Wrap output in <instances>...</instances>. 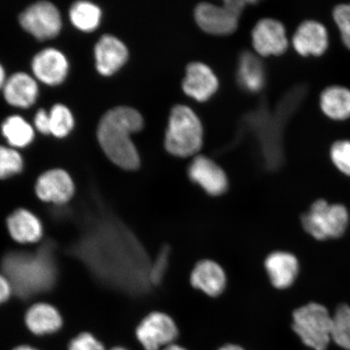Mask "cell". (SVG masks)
I'll return each instance as SVG.
<instances>
[{"label": "cell", "mask_w": 350, "mask_h": 350, "mask_svg": "<svg viewBox=\"0 0 350 350\" xmlns=\"http://www.w3.org/2000/svg\"><path fill=\"white\" fill-rule=\"evenodd\" d=\"M11 283L5 275L0 273V305L5 303L10 299L12 292Z\"/></svg>", "instance_id": "836d02e7"}, {"label": "cell", "mask_w": 350, "mask_h": 350, "mask_svg": "<svg viewBox=\"0 0 350 350\" xmlns=\"http://www.w3.org/2000/svg\"><path fill=\"white\" fill-rule=\"evenodd\" d=\"M218 81L211 69L202 63H191L187 67L183 81L185 93L197 102H206L216 93Z\"/></svg>", "instance_id": "2e32d148"}, {"label": "cell", "mask_w": 350, "mask_h": 350, "mask_svg": "<svg viewBox=\"0 0 350 350\" xmlns=\"http://www.w3.org/2000/svg\"><path fill=\"white\" fill-rule=\"evenodd\" d=\"M2 133L10 146L17 148L29 146L34 138V131L31 125L18 116L8 117L3 122Z\"/></svg>", "instance_id": "d4e9b609"}, {"label": "cell", "mask_w": 350, "mask_h": 350, "mask_svg": "<svg viewBox=\"0 0 350 350\" xmlns=\"http://www.w3.org/2000/svg\"><path fill=\"white\" fill-rule=\"evenodd\" d=\"M111 350H128V349H126L122 348V347H116V348L111 349Z\"/></svg>", "instance_id": "f35d334b"}, {"label": "cell", "mask_w": 350, "mask_h": 350, "mask_svg": "<svg viewBox=\"0 0 350 350\" xmlns=\"http://www.w3.org/2000/svg\"><path fill=\"white\" fill-rule=\"evenodd\" d=\"M252 43L257 53L262 56L281 55L288 46L286 29L277 20L262 19L253 29Z\"/></svg>", "instance_id": "30bf717a"}, {"label": "cell", "mask_w": 350, "mask_h": 350, "mask_svg": "<svg viewBox=\"0 0 350 350\" xmlns=\"http://www.w3.org/2000/svg\"><path fill=\"white\" fill-rule=\"evenodd\" d=\"M252 1L227 0L222 6L201 3L195 10V19L200 28L209 34L226 36L236 31L241 14Z\"/></svg>", "instance_id": "52a82bcc"}, {"label": "cell", "mask_w": 350, "mask_h": 350, "mask_svg": "<svg viewBox=\"0 0 350 350\" xmlns=\"http://www.w3.org/2000/svg\"><path fill=\"white\" fill-rule=\"evenodd\" d=\"M170 250L168 247L161 248L159 256L151 264L150 280L152 286H159L164 279L169 265Z\"/></svg>", "instance_id": "4dcf8cb0"}, {"label": "cell", "mask_w": 350, "mask_h": 350, "mask_svg": "<svg viewBox=\"0 0 350 350\" xmlns=\"http://www.w3.org/2000/svg\"><path fill=\"white\" fill-rule=\"evenodd\" d=\"M191 283L208 296L217 297L224 291L226 277L221 267L212 260L197 264L191 275Z\"/></svg>", "instance_id": "d6986e66"}, {"label": "cell", "mask_w": 350, "mask_h": 350, "mask_svg": "<svg viewBox=\"0 0 350 350\" xmlns=\"http://www.w3.org/2000/svg\"><path fill=\"white\" fill-rule=\"evenodd\" d=\"M203 144V128L191 109L177 105L170 112L165 148L170 154L187 157L196 154Z\"/></svg>", "instance_id": "277c9868"}, {"label": "cell", "mask_w": 350, "mask_h": 350, "mask_svg": "<svg viewBox=\"0 0 350 350\" xmlns=\"http://www.w3.org/2000/svg\"><path fill=\"white\" fill-rule=\"evenodd\" d=\"M69 16L76 28L83 32H92L98 27L102 12L94 3L78 1L70 8Z\"/></svg>", "instance_id": "cb8c5ba5"}, {"label": "cell", "mask_w": 350, "mask_h": 350, "mask_svg": "<svg viewBox=\"0 0 350 350\" xmlns=\"http://www.w3.org/2000/svg\"><path fill=\"white\" fill-rule=\"evenodd\" d=\"M68 350H106L100 340L90 332H82L71 340Z\"/></svg>", "instance_id": "1f68e13d"}, {"label": "cell", "mask_w": 350, "mask_h": 350, "mask_svg": "<svg viewBox=\"0 0 350 350\" xmlns=\"http://www.w3.org/2000/svg\"><path fill=\"white\" fill-rule=\"evenodd\" d=\"M163 350H186L185 349H183L181 347H179V345H170L168 347H165Z\"/></svg>", "instance_id": "74e56055"}, {"label": "cell", "mask_w": 350, "mask_h": 350, "mask_svg": "<svg viewBox=\"0 0 350 350\" xmlns=\"http://www.w3.org/2000/svg\"><path fill=\"white\" fill-rule=\"evenodd\" d=\"M188 176L208 195L220 196L228 188V179L220 166L208 157L197 156L188 167Z\"/></svg>", "instance_id": "8fae6325"}, {"label": "cell", "mask_w": 350, "mask_h": 350, "mask_svg": "<svg viewBox=\"0 0 350 350\" xmlns=\"http://www.w3.org/2000/svg\"><path fill=\"white\" fill-rule=\"evenodd\" d=\"M32 69L35 77L44 84L58 85L68 72V62L62 52L48 48L34 56Z\"/></svg>", "instance_id": "5bb4252c"}, {"label": "cell", "mask_w": 350, "mask_h": 350, "mask_svg": "<svg viewBox=\"0 0 350 350\" xmlns=\"http://www.w3.org/2000/svg\"><path fill=\"white\" fill-rule=\"evenodd\" d=\"M332 163L340 172L350 176V141L342 139L332 144L330 150Z\"/></svg>", "instance_id": "f1b7e54d"}, {"label": "cell", "mask_w": 350, "mask_h": 350, "mask_svg": "<svg viewBox=\"0 0 350 350\" xmlns=\"http://www.w3.org/2000/svg\"><path fill=\"white\" fill-rule=\"evenodd\" d=\"M70 252L81 260L100 282L139 294L151 286L143 249L129 230L103 208L87 217Z\"/></svg>", "instance_id": "6da1fadb"}, {"label": "cell", "mask_w": 350, "mask_h": 350, "mask_svg": "<svg viewBox=\"0 0 350 350\" xmlns=\"http://www.w3.org/2000/svg\"><path fill=\"white\" fill-rule=\"evenodd\" d=\"M265 71L261 61L251 52L241 55L237 69L239 85L249 93H258L265 85Z\"/></svg>", "instance_id": "7402d4cb"}, {"label": "cell", "mask_w": 350, "mask_h": 350, "mask_svg": "<svg viewBox=\"0 0 350 350\" xmlns=\"http://www.w3.org/2000/svg\"><path fill=\"white\" fill-rule=\"evenodd\" d=\"M23 169V159L13 148L0 146V179L19 174Z\"/></svg>", "instance_id": "83f0119b"}, {"label": "cell", "mask_w": 350, "mask_h": 350, "mask_svg": "<svg viewBox=\"0 0 350 350\" xmlns=\"http://www.w3.org/2000/svg\"><path fill=\"white\" fill-rule=\"evenodd\" d=\"M25 325L33 334L44 336L58 332L63 325V319L53 306L37 304L26 313Z\"/></svg>", "instance_id": "44dd1931"}, {"label": "cell", "mask_w": 350, "mask_h": 350, "mask_svg": "<svg viewBox=\"0 0 350 350\" xmlns=\"http://www.w3.org/2000/svg\"><path fill=\"white\" fill-rule=\"evenodd\" d=\"M265 268L273 286L284 290L295 282L299 274V265L293 254L275 252L267 257Z\"/></svg>", "instance_id": "e0dca14e"}, {"label": "cell", "mask_w": 350, "mask_h": 350, "mask_svg": "<svg viewBox=\"0 0 350 350\" xmlns=\"http://www.w3.org/2000/svg\"><path fill=\"white\" fill-rule=\"evenodd\" d=\"M321 111L329 119L344 121L350 118V90L344 86L326 88L319 98Z\"/></svg>", "instance_id": "603a6c76"}, {"label": "cell", "mask_w": 350, "mask_h": 350, "mask_svg": "<svg viewBox=\"0 0 350 350\" xmlns=\"http://www.w3.org/2000/svg\"><path fill=\"white\" fill-rule=\"evenodd\" d=\"M5 72H4L2 65L0 64V89L3 88L4 85H5Z\"/></svg>", "instance_id": "e575fe53"}, {"label": "cell", "mask_w": 350, "mask_h": 350, "mask_svg": "<svg viewBox=\"0 0 350 350\" xmlns=\"http://www.w3.org/2000/svg\"><path fill=\"white\" fill-rule=\"evenodd\" d=\"M35 126L41 133L48 135L51 133L50 115L45 109H41L36 113L34 120Z\"/></svg>", "instance_id": "d6a6232c"}, {"label": "cell", "mask_w": 350, "mask_h": 350, "mask_svg": "<svg viewBox=\"0 0 350 350\" xmlns=\"http://www.w3.org/2000/svg\"><path fill=\"white\" fill-rule=\"evenodd\" d=\"M35 190L38 198L42 201L62 205L71 200L75 186L65 170L55 169L48 170L38 178Z\"/></svg>", "instance_id": "7c38bea8"}, {"label": "cell", "mask_w": 350, "mask_h": 350, "mask_svg": "<svg viewBox=\"0 0 350 350\" xmlns=\"http://www.w3.org/2000/svg\"><path fill=\"white\" fill-rule=\"evenodd\" d=\"M219 350H244V349L242 347H239V345H227Z\"/></svg>", "instance_id": "d590c367"}, {"label": "cell", "mask_w": 350, "mask_h": 350, "mask_svg": "<svg viewBox=\"0 0 350 350\" xmlns=\"http://www.w3.org/2000/svg\"><path fill=\"white\" fill-rule=\"evenodd\" d=\"M51 133L55 137L63 138L73 129L74 119L70 109L62 104H56L49 113Z\"/></svg>", "instance_id": "4316f807"}, {"label": "cell", "mask_w": 350, "mask_h": 350, "mask_svg": "<svg viewBox=\"0 0 350 350\" xmlns=\"http://www.w3.org/2000/svg\"><path fill=\"white\" fill-rule=\"evenodd\" d=\"M332 318L334 329L332 339L340 347L350 350V306L340 305Z\"/></svg>", "instance_id": "484cf974"}, {"label": "cell", "mask_w": 350, "mask_h": 350, "mask_svg": "<svg viewBox=\"0 0 350 350\" xmlns=\"http://www.w3.org/2000/svg\"><path fill=\"white\" fill-rule=\"evenodd\" d=\"M332 17L338 28L341 40L350 50V3L336 6L332 12Z\"/></svg>", "instance_id": "f546056e"}, {"label": "cell", "mask_w": 350, "mask_h": 350, "mask_svg": "<svg viewBox=\"0 0 350 350\" xmlns=\"http://www.w3.org/2000/svg\"><path fill=\"white\" fill-rule=\"evenodd\" d=\"M176 325L167 314L152 312L143 319L137 328V339L146 350H159L168 347L177 338Z\"/></svg>", "instance_id": "9c48e42d"}, {"label": "cell", "mask_w": 350, "mask_h": 350, "mask_svg": "<svg viewBox=\"0 0 350 350\" xmlns=\"http://www.w3.org/2000/svg\"><path fill=\"white\" fill-rule=\"evenodd\" d=\"M20 23L38 40L54 38L62 28V19L57 8L50 2L32 4L21 13Z\"/></svg>", "instance_id": "ba28073f"}, {"label": "cell", "mask_w": 350, "mask_h": 350, "mask_svg": "<svg viewBox=\"0 0 350 350\" xmlns=\"http://www.w3.org/2000/svg\"><path fill=\"white\" fill-rule=\"evenodd\" d=\"M329 38L325 25L321 22L306 21L297 27L294 37L293 46L297 54L304 57L321 56L325 54Z\"/></svg>", "instance_id": "4fadbf2b"}, {"label": "cell", "mask_w": 350, "mask_h": 350, "mask_svg": "<svg viewBox=\"0 0 350 350\" xmlns=\"http://www.w3.org/2000/svg\"><path fill=\"white\" fill-rule=\"evenodd\" d=\"M96 68L103 76H111L125 64L129 50L120 39L111 35H103L94 48Z\"/></svg>", "instance_id": "9a60e30c"}, {"label": "cell", "mask_w": 350, "mask_h": 350, "mask_svg": "<svg viewBox=\"0 0 350 350\" xmlns=\"http://www.w3.org/2000/svg\"><path fill=\"white\" fill-rule=\"evenodd\" d=\"M38 95L37 82L24 72L12 75L3 86V97L13 107L29 108L36 102Z\"/></svg>", "instance_id": "ac0fdd59"}, {"label": "cell", "mask_w": 350, "mask_h": 350, "mask_svg": "<svg viewBox=\"0 0 350 350\" xmlns=\"http://www.w3.org/2000/svg\"><path fill=\"white\" fill-rule=\"evenodd\" d=\"M143 126L141 113L133 108L118 107L105 113L98 126V139L113 163L126 170L139 167L141 159L131 135L138 133Z\"/></svg>", "instance_id": "3957f363"}, {"label": "cell", "mask_w": 350, "mask_h": 350, "mask_svg": "<svg viewBox=\"0 0 350 350\" xmlns=\"http://www.w3.org/2000/svg\"><path fill=\"white\" fill-rule=\"evenodd\" d=\"M293 329L314 350H327L334 329V318L321 304L310 303L293 314Z\"/></svg>", "instance_id": "5b68a950"}, {"label": "cell", "mask_w": 350, "mask_h": 350, "mask_svg": "<svg viewBox=\"0 0 350 350\" xmlns=\"http://www.w3.org/2000/svg\"><path fill=\"white\" fill-rule=\"evenodd\" d=\"M349 213L342 204H329L318 200L301 217L306 233L317 240L338 239L345 234L349 224Z\"/></svg>", "instance_id": "8992f818"}, {"label": "cell", "mask_w": 350, "mask_h": 350, "mask_svg": "<svg viewBox=\"0 0 350 350\" xmlns=\"http://www.w3.org/2000/svg\"><path fill=\"white\" fill-rule=\"evenodd\" d=\"M8 229L13 239L21 243H33L42 238V225L28 210L21 208L8 218Z\"/></svg>", "instance_id": "ffe728a7"}, {"label": "cell", "mask_w": 350, "mask_h": 350, "mask_svg": "<svg viewBox=\"0 0 350 350\" xmlns=\"http://www.w3.org/2000/svg\"><path fill=\"white\" fill-rule=\"evenodd\" d=\"M53 243L47 242L36 252H12L1 262L3 274L13 292L21 299L51 290L57 278Z\"/></svg>", "instance_id": "7a4b0ae2"}, {"label": "cell", "mask_w": 350, "mask_h": 350, "mask_svg": "<svg viewBox=\"0 0 350 350\" xmlns=\"http://www.w3.org/2000/svg\"><path fill=\"white\" fill-rule=\"evenodd\" d=\"M12 350H39V349L34 348L33 347H30V345H18V347H16V348L13 349Z\"/></svg>", "instance_id": "8d00e7d4"}]
</instances>
